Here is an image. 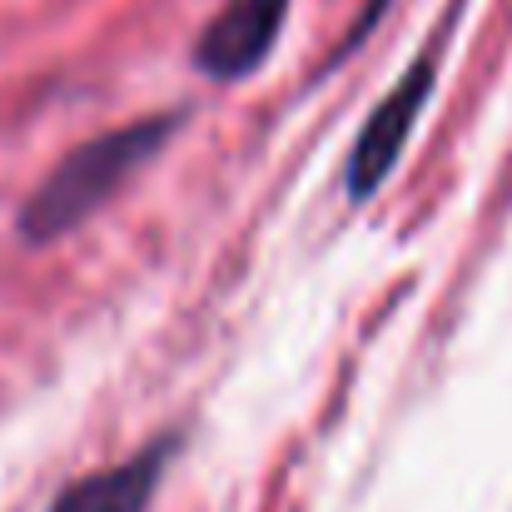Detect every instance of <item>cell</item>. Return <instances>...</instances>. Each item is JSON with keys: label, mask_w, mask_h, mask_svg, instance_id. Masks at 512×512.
<instances>
[{"label": "cell", "mask_w": 512, "mask_h": 512, "mask_svg": "<svg viewBox=\"0 0 512 512\" xmlns=\"http://www.w3.org/2000/svg\"><path fill=\"white\" fill-rule=\"evenodd\" d=\"M284 15H289V0H224V10L194 40V70L224 85L254 75L269 60L284 30Z\"/></svg>", "instance_id": "cell-3"}, {"label": "cell", "mask_w": 512, "mask_h": 512, "mask_svg": "<svg viewBox=\"0 0 512 512\" xmlns=\"http://www.w3.org/2000/svg\"><path fill=\"white\" fill-rule=\"evenodd\" d=\"M170 458H174V438H155L135 458H125V463H115L105 473H90V478H75L70 488H60L50 512H145L150 498L160 493V483H165Z\"/></svg>", "instance_id": "cell-4"}, {"label": "cell", "mask_w": 512, "mask_h": 512, "mask_svg": "<svg viewBox=\"0 0 512 512\" xmlns=\"http://www.w3.org/2000/svg\"><path fill=\"white\" fill-rule=\"evenodd\" d=\"M433 80H438V50H423L418 65L363 120V130H358V140L348 150V165H343V194H348V204H368L383 189V179L398 170V160L408 150V135H413L428 95H433Z\"/></svg>", "instance_id": "cell-2"}, {"label": "cell", "mask_w": 512, "mask_h": 512, "mask_svg": "<svg viewBox=\"0 0 512 512\" xmlns=\"http://www.w3.org/2000/svg\"><path fill=\"white\" fill-rule=\"evenodd\" d=\"M174 130H179V115H150V120H130L120 130H105V135L75 145L20 204V219H15L20 239L55 244V239L75 234L90 214H100L120 194V184H130L165 150Z\"/></svg>", "instance_id": "cell-1"}, {"label": "cell", "mask_w": 512, "mask_h": 512, "mask_svg": "<svg viewBox=\"0 0 512 512\" xmlns=\"http://www.w3.org/2000/svg\"><path fill=\"white\" fill-rule=\"evenodd\" d=\"M383 10H388V0H368V5H363V15L353 20V30H348V40H343V45H339V60H343V55H348V50H353V45H358V40H363V35H368V30H373V25H378V15H383Z\"/></svg>", "instance_id": "cell-5"}]
</instances>
